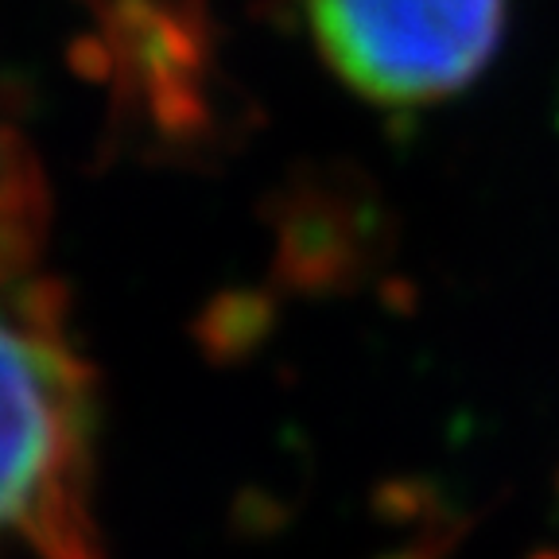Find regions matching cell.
<instances>
[{"instance_id": "cell-1", "label": "cell", "mask_w": 559, "mask_h": 559, "mask_svg": "<svg viewBox=\"0 0 559 559\" xmlns=\"http://www.w3.org/2000/svg\"><path fill=\"white\" fill-rule=\"evenodd\" d=\"M102 559L94 389L32 253H0V559Z\"/></svg>"}, {"instance_id": "cell-2", "label": "cell", "mask_w": 559, "mask_h": 559, "mask_svg": "<svg viewBox=\"0 0 559 559\" xmlns=\"http://www.w3.org/2000/svg\"><path fill=\"white\" fill-rule=\"evenodd\" d=\"M506 9V0H307V20L354 94L412 109L478 79L501 47Z\"/></svg>"}]
</instances>
